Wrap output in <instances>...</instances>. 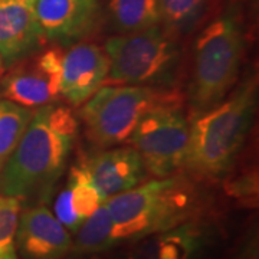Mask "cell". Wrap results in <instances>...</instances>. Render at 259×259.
Masks as SVG:
<instances>
[{"label": "cell", "instance_id": "obj_14", "mask_svg": "<svg viewBox=\"0 0 259 259\" xmlns=\"http://www.w3.org/2000/svg\"><path fill=\"white\" fill-rule=\"evenodd\" d=\"M105 200L94 185L83 163L74 166L66 180V186L58 194L55 218L66 229L76 232L82 222L91 216Z\"/></svg>", "mask_w": 259, "mask_h": 259}, {"label": "cell", "instance_id": "obj_20", "mask_svg": "<svg viewBox=\"0 0 259 259\" xmlns=\"http://www.w3.org/2000/svg\"><path fill=\"white\" fill-rule=\"evenodd\" d=\"M20 200L0 194V259H19L16 252Z\"/></svg>", "mask_w": 259, "mask_h": 259}, {"label": "cell", "instance_id": "obj_1", "mask_svg": "<svg viewBox=\"0 0 259 259\" xmlns=\"http://www.w3.org/2000/svg\"><path fill=\"white\" fill-rule=\"evenodd\" d=\"M76 133L78 122L68 107H39L0 170V194L19 200L48 199L64 173Z\"/></svg>", "mask_w": 259, "mask_h": 259}, {"label": "cell", "instance_id": "obj_2", "mask_svg": "<svg viewBox=\"0 0 259 259\" xmlns=\"http://www.w3.org/2000/svg\"><path fill=\"white\" fill-rule=\"evenodd\" d=\"M115 245L189 222L196 210L193 186L182 176H167L136 186L107 199Z\"/></svg>", "mask_w": 259, "mask_h": 259}, {"label": "cell", "instance_id": "obj_16", "mask_svg": "<svg viewBox=\"0 0 259 259\" xmlns=\"http://www.w3.org/2000/svg\"><path fill=\"white\" fill-rule=\"evenodd\" d=\"M108 12L118 33H131L160 25L157 0H110Z\"/></svg>", "mask_w": 259, "mask_h": 259}, {"label": "cell", "instance_id": "obj_3", "mask_svg": "<svg viewBox=\"0 0 259 259\" xmlns=\"http://www.w3.org/2000/svg\"><path fill=\"white\" fill-rule=\"evenodd\" d=\"M255 101V83L249 82L196 118L190 124L183 166L204 177L225 173L248 134Z\"/></svg>", "mask_w": 259, "mask_h": 259}, {"label": "cell", "instance_id": "obj_9", "mask_svg": "<svg viewBox=\"0 0 259 259\" xmlns=\"http://www.w3.org/2000/svg\"><path fill=\"white\" fill-rule=\"evenodd\" d=\"M72 250L68 229L45 206L19 213L16 252L22 259H64Z\"/></svg>", "mask_w": 259, "mask_h": 259}, {"label": "cell", "instance_id": "obj_6", "mask_svg": "<svg viewBox=\"0 0 259 259\" xmlns=\"http://www.w3.org/2000/svg\"><path fill=\"white\" fill-rule=\"evenodd\" d=\"M105 52L110 71L104 85L150 87L164 82L179 58L173 33L160 25L110 37Z\"/></svg>", "mask_w": 259, "mask_h": 259}, {"label": "cell", "instance_id": "obj_18", "mask_svg": "<svg viewBox=\"0 0 259 259\" xmlns=\"http://www.w3.org/2000/svg\"><path fill=\"white\" fill-rule=\"evenodd\" d=\"M33 112L9 100L0 101V170L15 151Z\"/></svg>", "mask_w": 259, "mask_h": 259}, {"label": "cell", "instance_id": "obj_13", "mask_svg": "<svg viewBox=\"0 0 259 259\" xmlns=\"http://www.w3.org/2000/svg\"><path fill=\"white\" fill-rule=\"evenodd\" d=\"M32 0H0V58L13 64L42 45Z\"/></svg>", "mask_w": 259, "mask_h": 259}, {"label": "cell", "instance_id": "obj_21", "mask_svg": "<svg viewBox=\"0 0 259 259\" xmlns=\"http://www.w3.org/2000/svg\"><path fill=\"white\" fill-rule=\"evenodd\" d=\"M64 259H82L81 255H75V256H69V258H64Z\"/></svg>", "mask_w": 259, "mask_h": 259}, {"label": "cell", "instance_id": "obj_4", "mask_svg": "<svg viewBox=\"0 0 259 259\" xmlns=\"http://www.w3.org/2000/svg\"><path fill=\"white\" fill-rule=\"evenodd\" d=\"M242 51L243 36L235 19H218L199 35L190 81L193 107L210 110L222 101L238 78Z\"/></svg>", "mask_w": 259, "mask_h": 259}, {"label": "cell", "instance_id": "obj_7", "mask_svg": "<svg viewBox=\"0 0 259 259\" xmlns=\"http://www.w3.org/2000/svg\"><path fill=\"white\" fill-rule=\"evenodd\" d=\"M190 124L182 100L153 107L139 121L128 141L136 148L151 176L167 177L183 166Z\"/></svg>", "mask_w": 259, "mask_h": 259}, {"label": "cell", "instance_id": "obj_15", "mask_svg": "<svg viewBox=\"0 0 259 259\" xmlns=\"http://www.w3.org/2000/svg\"><path fill=\"white\" fill-rule=\"evenodd\" d=\"M203 242V232L193 221L139 239L125 259H193Z\"/></svg>", "mask_w": 259, "mask_h": 259}, {"label": "cell", "instance_id": "obj_19", "mask_svg": "<svg viewBox=\"0 0 259 259\" xmlns=\"http://www.w3.org/2000/svg\"><path fill=\"white\" fill-rule=\"evenodd\" d=\"M160 23L173 33L192 26L202 15L206 0H157Z\"/></svg>", "mask_w": 259, "mask_h": 259}, {"label": "cell", "instance_id": "obj_17", "mask_svg": "<svg viewBox=\"0 0 259 259\" xmlns=\"http://www.w3.org/2000/svg\"><path fill=\"white\" fill-rule=\"evenodd\" d=\"M76 232V239L72 242L75 255H91L110 249L115 245L114 222L104 203L83 221Z\"/></svg>", "mask_w": 259, "mask_h": 259}, {"label": "cell", "instance_id": "obj_11", "mask_svg": "<svg viewBox=\"0 0 259 259\" xmlns=\"http://www.w3.org/2000/svg\"><path fill=\"white\" fill-rule=\"evenodd\" d=\"M32 8L42 36L65 44L91 30L98 0H32Z\"/></svg>", "mask_w": 259, "mask_h": 259}, {"label": "cell", "instance_id": "obj_8", "mask_svg": "<svg viewBox=\"0 0 259 259\" xmlns=\"http://www.w3.org/2000/svg\"><path fill=\"white\" fill-rule=\"evenodd\" d=\"M62 54L56 49L30 56L10 72L2 83L3 95L26 107L39 108L61 95Z\"/></svg>", "mask_w": 259, "mask_h": 259}, {"label": "cell", "instance_id": "obj_12", "mask_svg": "<svg viewBox=\"0 0 259 259\" xmlns=\"http://www.w3.org/2000/svg\"><path fill=\"white\" fill-rule=\"evenodd\" d=\"M104 200L143 183L147 170L133 147L105 150L83 163Z\"/></svg>", "mask_w": 259, "mask_h": 259}, {"label": "cell", "instance_id": "obj_5", "mask_svg": "<svg viewBox=\"0 0 259 259\" xmlns=\"http://www.w3.org/2000/svg\"><path fill=\"white\" fill-rule=\"evenodd\" d=\"M171 91L143 85H104L88 101L79 115L88 139L98 147H111L124 141L153 107L177 100Z\"/></svg>", "mask_w": 259, "mask_h": 259}, {"label": "cell", "instance_id": "obj_10", "mask_svg": "<svg viewBox=\"0 0 259 259\" xmlns=\"http://www.w3.org/2000/svg\"><path fill=\"white\" fill-rule=\"evenodd\" d=\"M110 59L94 44H76L62 55L61 95L75 107L82 105L107 79Z\"/></svg>", "mask_w": 259, "mask_h": 259}, {"label": "cell", "instance_id": "obj_22", "mask_svg": "<svg viewBox=\"0 0 259 259\" xmlns=\"http://www.w3.org/2000/svg\"><path fill=\"white\" fill-rule=\"evenodd\" d=\"M3 72V61H2V58H0V75Z\"/></svg>", "mask_w": 259, "mask_h": 259}]
</instances>
